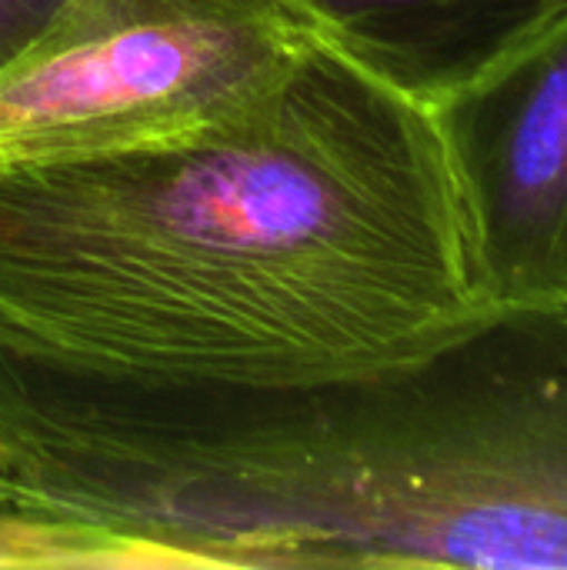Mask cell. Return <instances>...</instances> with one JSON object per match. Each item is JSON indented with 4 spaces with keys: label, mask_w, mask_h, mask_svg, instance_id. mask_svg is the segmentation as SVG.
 Instances as JSON below:
<instances>
[{
    "label": "cell",
    "mask_w": 567,
    "mask_h": 570,
    "mask_svg": "<svg viewBox=\"0 0 567 570\" xmlns=\"http://www.w3.org/2000/svg\"><path fill=\"white\" fill-rule=\"evenodd\" d=\"M491 301L441 107L328 43L201 144L0 167V364L134 394L301 391Z\"/></svg>",
    "instance_id": "cell-1"
},
{
    "label": "cell",
    "mask_w": 567,
    "mask_h": 570,
    "mask_svg": "<svg viewBox=\"0 0 567 570\" xmlns=\"http://www.w3.org/2000/svg\"><path fill=\"white\" fill-rule=\"evenodd\" d=\"M227 501L274 568H567V297L495 301L398 367L264 397Z\"/></svg>",
    "instance_id": "cell-2"
},
{
    "label": "cell",
    "mask_w": 567,
    "mask_h": 570,
    "mask_svg": "<svg viewBox=\"0 0 567 570\" xmlns=\"http://www.w3.org/2000/svg\"><path fill=\"white\" fill-rule=\"evenodd\" d=\"M328 43L341 40L311 0H63L0 67V167L227 134Z\"/></svg>",
    "instance_id": "cell-3"
},
{
    "label": "cell",
    "mask_w": 567,
    "mask_h": 570,
    "mask_svg": "<svg viewBox=\"0 0 567 570\" xmlns=\"http://www.w3.org/2000/svg\"><path fill=\"white\" fill-rule=\"evenodd\" d=\"M491 301L567 297V7L441 104Z\"/></svg>",
    "instance_id": "cell-4"
},
{
    "label": "cell",
    "mask_w": 567,
    "mask_h": 570,
    "mask_svg": "<svg viewBox=\"0 0 567 570\" xmlns=\"http://www.w3.org/2000/svg\"><path fill=\"white\" fill-rule=\"evenodd\" d=\"M311 3L348 50L438 107L567 7V0Z\"/></svg>",
    "instance_id": "cell-5"
},
{
    "label": "cell",
    "mask_w": 567,
    "mask_h": 570,
    "mask_svg": "<svg viewBox=\"0 0 567 570\" xmlns=\"http://www.w3.org/2000/svg\"><path fill=\"white\" fill-rule=\"evenodd\" d=\"M60 3L63 0H0V67L50 23Z\"/></svg>",
    "instance_id": "cell-6"
},
{
    "label": "cell",
    "mask_w": 567,
    "mask_h": 570,
    "mask_svg": "<svg viewBox=\"0 0 567 570\" xmlns=\"http://www.w3.org/2000/svg\"><path fill=\"white\" fill-rule=\"evenodd\" d=\"M0 568H10V551H7V541L0 534Z\"/></svg>",
    "instance_id": "cell-7"
}]
</instances>
